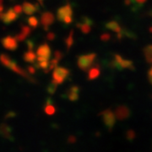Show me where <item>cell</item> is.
<instances>
[{"label": "cell", "mask_w": 152, "mask_h": 152, "mask_svg": "<svg viewBox=\"0 0 152 152\" xmlns=\"http://www.w3.org/2000/svg\"><path fill=\"white\" fill-rule=\"evenodd\" d=\"M96 58V53H90V54H86L80 56L78 58V67L81 69L82 71H87L94 64V61Z\"/></svg>", "instance_id": "obj_1"}, {"label": "cell", "mask_w": 152, "mask_h": 152, "mask_svg": "<svg viewBox=\"0 0 152 152\" xmlns=\"http://www.w3.org/2000/svg\"><path fill=\"white\" fill-rule=\"evenodd\" d=\"M112 67L114 69L122 70L124 69H134V64L130 60L124 59L120 55L116 54L114 56L113 62L111 64Z\"/></svg>", "instance_id": "obj_2"}, {"label": "cell", "mask_w": 152, "mask_h": 152, "mask_svg": "<svg viewBox=\"0 0 152 152\" xmlns=\"http://www.w3.org/2000/svg\"><path fill=\"white\" fill-rule=\"evenodd\" d=\"M70 72L68 69L64 67H56L53 73V80L57 84H62L69 76Z\"/></svg>", "instance_id": "obj_3"}, {"label": "cell", "mask_w": 152, "mask_h": 152, "mask_svg": "<svg viewBox=\"0 0 152 152\" xmlns=\"http://www.w3.org/2000/svg\"><path fill=\"white\" fill-rule=\"evenodd\" d=\"M100 116H102V120H103L104 124L106 125V127L109 130L111 131L113 129V128L115 125V123H116V116H115V113L112 110L110 109H106L105 111L102 112L100 113Z\"/></svg>", "instance_id": "obj_4"}, {"label": "cell", "mask_w": 152, "mask_h": 152, "mask_svg": "<svg viewBox=\"0 0 152 152\" xmlns=\"http://www.w3.org/2000/svg\"><path fill=\"white\" fill-rule=\"evenodd\" d=\"M73 15V10L71 8L70 4H66L65 6H63L58 10L57 12V18L58 20L61 22H64V19L68 16H72Z\"/></svg>", "instance_id": "obj_5"}, {"label": "cell", "mask_w": 152, "mask_h": 152, "mask_svg": "<svg viewBox=\"0 0 152 152\" xmlns=\"http://www.w3.org/2000/svg\"><path fill=\"white\" fill-rule=\"evenodd\" d=\"M2 45L4 48L10 50V51H15L18 48V40L16 37H6L1 40Z\"/></svg>", "instance_id": "obj_6"}, {"label": "cell", "mask_w": 152, "mask_h": 152, "mask_svg": "<svg viewBox=\"0 0 152 152\" xmlns=\"http://www.w3.org/2000/svg\"><path fill=\"white\" fill-rule=\"evenodd\" d=\"M17 18H18V14L14 10V9H10L5 13L3 12L2 14H0V20L4 24H10L11 22L15 21Z\"/></svg>", "instance_id": "obj_7"}, {"label": "cell", "mask_w": 152, "mask_h": 152, "mask_svg": "<svg viewBox=\"0 0 152 152\" xmlns=\"http://www.w3.org/2000/svg\"><path fill=\"white\" fill-rule=\"evenodd\" d=\"M7 68H9V69H11L12 71H14V72L17 73L18 75H21L22 77H24V78L27 79L28 80H30V81H31V82H34V80H33L31 77H30V75L27 74V72H26V70H24V69H22L18 65L15 61L11 60V62L10 63V64L8 65Z\"/></svg>", "instance_id": "obj_8"}, {"label": "cell", "mask_w": 152, "mask_h": 152, "mask_svg": "<svg viewBox=\"0 0 152 152\" xmlns=\"http://www.w3.org/2000/svg\"><path fill=\"white\" fill-rule=\"evenodd\" d=\"M54 15L50 12H45L42 15V17H41V23H42V26L46 31H48L49 26L54 23Z\"/></svg>", "instance_id": "obj_9"}, {"label": "cell", "mask_w": 152, "mask_h": 152, "mask_svg": "<svg viewBox=\"0 0 152 152\" xmlns=\"http://www.w3.org/2000/svg\"><path fill=\"white\" fill-rule=\"evenodd\" d=\"M114 113L118 120H124L130 116V110L126 106H118L115 110Z\"/></svg>", "instance_id": "obj_10"}, {"label": "cell", "mask_w": 152, "mask_h": 152, "mask_svg": "<svg viewBox=\"0 0 152 152\" xmlns=\"http://www.w3.org/2000/svg\"><path fill=\"white\" fill-rule=\"evenodd\" d=\"M37 57H43V58H46L48 59H50L52 52H51V48L48 46V44L44 43L41 45L37 48Z\"/></svg>", "instance_id": "obj_11"}, {"label": "cell", "mask_w": 152, "mask_h": 152, "mask_svg": "<svg viewBox=\"0 0 152 152\" xmlns=\"http://www.w3.org/2000/svg\"><path fill=\"white\" fill-rule=\"evenodd\" d=\"M22 7H23V12L28 15H31L38 11L37 4H34L29 3V2H24Z\"/></svg>", "instance_id": "obj_12"}, {"label": "cell", "mask_w": 152, "mask_h": 152, "mask_svg": "<svg viewBox=\"0 0 152 152\" xmlns=\"http://www.w3.org/2000/svg\"><path fill=\"white\" fill-rule=\"evenodd\" d=\"M31 28L27 26H22L21 29H20V32L15 37L19 42H23L28 36L31 35Z\"/></svg>", "instance_id": "obj_13"}, {"label": "cell", "mask_w": 152, "mask_h": 152, "mask_svg": "<svg viewBox=\"0 0 152 152\" xmlns=\"http://www.w3.org/2000/svg\"><path fill=\"white\" fill-rule=\"evenodd\" d=\"M79 93H80V88L76 86H72L68 91V98L69 99L71 102H75L79 99Z\"/></svg>", "instance_id": "obj_14"}, {"label": "cell", "mask_w": 152, "mask_h": 152, "mask_svg": "<svg viewBox=\"0 0 152 152\" xmlns=\"http://www.w3.org/2000/svg\"><path fill=\"white\" fill-rule=\"evenodd\" d=\"M24 60L30 64H34L37 60V53L33 52V49H28V51L24 54Z\"/></svg>", "instance_id": "obj_15"}, {"label": "cell", "mask_w": 152, "mask_h": 152, "mask_svg": "<svg viewBox=\"0 0 152 152\" xmlns=\"http://www.w3.org/2000/svg\"><path fill=\"white\" fill-rule=\"evenodd\" d=\"M0 134L6 139H9V140L12 139L10 127L9 125L5 124H1V126H0Z\"/></svg>", "instance_id": "obj_16"}, {"label": "cell", "mask_w": 152, "mask_h": 152, "mask_svg": "<svg viewBox=\"0 0 152 152\" xmlns=\"http://www.w3.org/2000/svg\"><path fill=\"white\" fill-rule=\"evenodd\" d=\"M100 74H101V70H100L99 67L98 66L93 67L88 72V80H95L97 77H99Z\"/></svg>", "instance_id": "obj_17"}, {"label": "cell", "mask_w": 152, "mask_h": 152, "mask_svg": "<svg viewBox=\"0 0 152 152\" xmlns=\"http://www.w3.org/2000/svg\"><path fill=\"white\" fill-rule=\"evenodd\" d=\"M106 28L116 33L122 32V28L118 25V23L116 21H109L108 23H107L106 24Z\"/></svg>", "instance_id": "obj_18"}, {"label": "cell", "mask_w": 152, "mask_h": 152, "mask_svg": "<svg viewBox=\"0 0 152 152\" xmlns=\"http://www.w3.org/2000/svg\"><path fill=\"white\" fill-rule=\"evenodd\" d=\"M91 25H89V24L85 23V22H81V23L77 24V27L80 28L82 33H84V34H88V33L91 31Z\"/></svg>", "instance_id": "obj_19"}, {"label": "cell", "mask_w": 152, "mask_h": 152, "mask_svg": "<svg viewBox=\"0 0 152 152\" xmlns=\"http://www.w3.org/2000/svg\"><path fill=\"white\" fill-rule=\"evenodd\" d=\"M145 59L149 64H152V45H149L144 49Z\"/></svg>", "instance_id": "obj_20"}, {"label": "cell", "mask_w": 152, "mask_h": 152, "mask_svg": "<svg viewBox=\"0 0 152 152\" xmlns=\"http://www.w3.org/2000/svg\"><path fill=\"white\" fill-rule=\"evenodd\" d=\"M51 102H52L49 99L48 101V102H47V104H46V107H45V113L48 114V115H53V114L55 113V107Z\"/></svg>", "instance_id": "obj_21"}, {"label": "cell", "mask_w": 152, "mask_h": 152, "mask_svg": "<svg viewBox=\"0 0 152 152\" xmlns=\"http://www.w3.org/2000/svg\"><path fill=\"white\" fill-rule=\"evenodd\" d=\"M64 42H65L66 46H67V49L69 50L71 48V47L73 46V44H74V31H71L69 32V37L66 38Z\"/></svg>", "instance_id": "obj_22"}, {"label": "cell", "mask_w": 152, "mask_h": 152, "mask_svg": "<svg viewBox=\"0 0 152 152\" xmlns=\"http://www.w3.org/2000/svg\"><path fill=\"white\" fill-rule=\"evenodd\" d=\"M0 62L3 65L8 67V65L10 64V63L11 62V58L6 54H1L0 55Z\"/></svg>", "instance_id": "obj_23"}, {"label": "cell", "mask_w": 152, "mask_h": 152, "mask_svg": "<svg viewBox=\"0 0 152 152\" xmlns=\"http://www.w3.org/2000/svg\"><path fill=\"white\" fill-rule=\"evenodd\" d=\"M27 22L28 24H29V26L32 28H37L38 26V24H39L37 19L34 16L29 17L27 20Z\"/></svg>", "instance_id": "obj_24"}, {"label": "cell", "mask_w": 152, "mask_h": 152, "mask_svg": "<svg viewBox=\"0 0 152 152\" xmlns=\"http://www.w3.org/2000/svg\"><path fill=\"white\" fill-rule=\"evenodd\" d=\"M58 84H57L56 82H54L53 80H52L51 84H50L48 86V92L49 94H51V95L54 94L55 91H56V90H57V88H58Z\"/></svg>", "instance_id": "obj_25"}, {"label": "cell", "mask_w": 152, "mask_h": 152, "mask_svg": "<svg viewBox=\"0 0 152 152\" xmlns=\"http://www.w3.org/2000/svg\"><path fill=\"white\" fill-rule=\"evenodd\" d=\"M126 137L129 140H133L135 138V132L133 130H129L126 134Z\"/></svg>", "instance_id": "obj_26"}, {"label": "cell", "mask_w": 152, "mask_h": 152, "mask_svg": "<svg viewBox=\"0 0 152 152\" xmlns=\"http://www.w3.org/2000/svg\"><path fill=\"white\" fill-rule=\"evenodd\" d=\"M110 39H111V35L108 33H104L101 36V40L102 42H108Z\"/></svg>", "instance_id": "obj_27"}, {"label": "cell", "mask_w": 152, "mask_h": 152, "mask_svg": "<svg viewBox=\"0 0 152 152\" xmlns=\"http://www.w3.org/2000/svg\"><path fill=\"white\" fill-rule=\"evenodd\" d=\"M63 53L60 52V51H56L54 53V58H56V59H58V61H59L60 59H62V58H63Z\"/></svg>", "instance_id": "obj_28"}, {"label": "cell", "mask_w": 152, "mask_h": 152, "mask_svg": "<svg viewBox=\"0 0 152 152\" xmlns=\"http://www.w3.org/2000/svg\"><path fill=\"white\" fill-rule=\"evenodd\" d=\"M14 10L15 11L18 15H20V14H21L22 12H23V7L20 5H15L14 7Z\"/></svg>", "instance_id": "obj_29"}, {"label": "cell", "mask_w": 152, "mask_h": 152, "mask_svg": "<svg viewBox=\"0 0 152 152\" xmlns=\"http://www.w3.org/2000/svg\"><path fill=\"white\" fill-rule=\"evenodd\" d=\"M55 38V34L53 32H48V34L47 35V39L48 41H53L54 40Z\"/></svg>", "instance_id": "obj_30"}, {"label": "cell", "mask_w": 152, "mask_h": 152, "mask_svg": "<svg viewBox=\"0 0 152 152\" xmlns=\"http://www.w3.org/2000/svg\"><path fill=\"white\" fill-rule=\"evenodd\" d=\"M27 71L29 74H31V75H34V74L36 73V68H35V67H33V66H29L27 69Z\"/></svg>", "instance_id": "obj_31"}, {"label": "cell", "mask_w": 152, "mask_h": 152, "mask_svg": "<svg viewBox=\"0 0 152 152\" xmlns=\"http://www.w3.org/2000/svg\"><path fill=\"white\" fill-rule=\"evenodd\" d=\"M68 141L69 143H71V144H74L76 142V138L75 136H69V139H68Z\"/></svg>", "instance_id": "obj_32"}, {"label": "cell", "mask_w": 152, "mask_h": 152, "mask_svg": "<svg viewBox=\"0 0 152 152\" xmlns=\"http://www.w3.org/2000/svg\"><path fill=\"white\" fill-rule=\"evenodd\" d=\"M148 78H149V80L151 82V84L152 85V67L150 69L149 73H148Z\"/></svg>", "instance_id": "obj_33"}, {"label": "cell", "mask_w": 152, "mask_h": 152, "mask_svg": "<svg viewBox=\"0 0 152 152\" xmlns=\"http://www.w3.org/2000/svg\"><path fill=\"white\" fill-rule=\"evenodd\" d=\"M27 46L29 49H33V47H34V44L31 41H28L27 42Z\"/></svg>", "instance_id": "obj_34"}, {"label": "cell", "mask_w": 152, "mask_h": 152, "mask_svg": "<svg viewBox=\"0 0 152 152\" xmlns=\"http://www.w3.org/2000/svg\"><path fill=\"white\" fill-rule=\"evenodd\" d=\"M135 1L136 3H138V4H145L147 0H135Z\"/></svg>", "instance_id": "obj_35"}, {"label": "cell", "mask_w": 152, "mask_h": 152, "mask_svg": "<svg viewBox=\"0 0 152 152\" xmlns=\"http://www.w3.org/2000/svg\"><path fill=\"white\" fill-rule=\"evenodd\" d=\"M4 6L2 4V5H0V14H2L4 12Z\"/></svg>", "instance_id": "obj_36"}, {"label": "cell", "mask_w": 152, "mask_h": 152, "mask_svg": "<svg viewBox=\"0 0 152 152\" xmlns=\"http://www.w3.org/2000/svg\"><path fill=\"white\" fill-rule=\"evenodd\" d=\"M37 1L40 3V4H43L44 0H37Z\"/></svg>", "instance_id": "obj_37"}, {"label": "cell", "mask_w": 152, "mask_h": 152, "mask_svg": "<svg viewBox=\"0 0 152 152\" xmlns=\"http://www.w3.org/2000/svg\"><path fill=\"white\" fill-rule=\"evenodd\" d=\"M3 2H4V0H0V5L3 4Z\"/></svg>", "instance_id": "obj_38"}, {"label": "cell", "mask_w": 152, "mask_h": 152, "mask_svg": "<svg viewBox=\"0 0 152 152\" xmlns=\"http://www.w3.org/2000/svg\"><path fill=\"white\" fill-rule=\"evenodd\" d=\"M150 31L152 33V28H150Z\"/></svg>", "instance_id": "obj_39"}]
</instances>
